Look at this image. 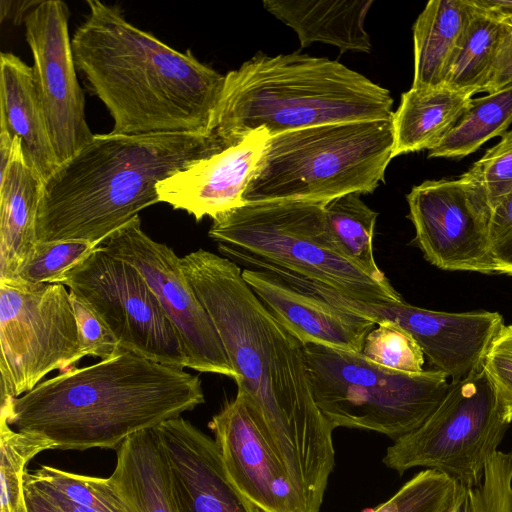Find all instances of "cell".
<instances>
[{
	"label": "cell",
	"instance_id": "6da1fadb",
	"mask_svg": "<svg viewBox=\"0 0 512 512\" xmlns=\"http://www.w3.org/2000/svg\"><path fill=\"white\" fill-rule=\"evenodd\" d=\"M264 439L319 512L334 467V428L312 391L304 345L260 300L232 260L197 249L181 257Z\"/></svg>",
	"mask_w": 512,
	"mask_h": 512
},
{
	"label": "cell",
	"instance_id": "7a4b0ae2",
	"mask_svg": "<svg viewBox=\"0 0 512 512\" xmlns=\"http://www.w3.org/2000/svg\"><path fill=\"white\" fill-rule=\"evenodd\" d=\"M71 38L76 68L113 118V133L212 135L225 75L126 20L121 10L87 0Z\"/></svg>",
	"mask_w": 512,
	"mask_h": 512
},
{
	"label": "cell",
	"instance_id": "3957f363",
	"mask_svg": "<svg viewBox=\"0 0 512 512\" xmlns=\"http://www.w3.org/2000/svg\"><path fill=\"white\" fill-rule=\"evenodd\" d=\"M204 402L198 375L122 349L2 400L0 418L14 430L44 437L52 449H117L132 434Z\"/></svg>",
	"mask_w": 512,
	"mask_h": 512
},
{
	"label": "cell",
	"instance_id": "277c9868",
	"mask_svg": "<svg viewBox=\"0 0 512 512\" xmlns=\"http://www.w3.org/2000/svg\"><path fill=\"white\" fill-rule=\"evenodd\" d=\"M223 147L215 134H94L43 182L37 242L102 245L159 202V182Z\"/></svg>",
	"mask_w": 512,
	"mask_h": 512
},
{
	"label": "cell",
	"instance_id": "5b68a950",
	"mask_svg": "<svg viewBox=\"0 0 512 512\" xmlns=\"http://www.w3.org/2000/svg\"><path fill=\"white\" fill-rule=\"evenodd\" d=\"M389 90L336 60L258 52L225 75L213 133L224 146L259 128L271 136L306 127L393 119Z\"/></svg>",
	"mask_w": 512,
	"mask_h": 512
},
{
	"label": "cell",
	"instance_id": "8992f818",
	"mask_svg": "<svg viewBox=\"0 0 512 512\" xmlns=\"http://www.w3.org/2000/svg\"><path fill=\"white\" fill-rule=\"evenodd\" d=\"M393 119L318 125L270 136L244 202L301 200L327 204L373 193L393 159Z\"/></svg>",
	"mask_w": 512,
	"mask_h": 512
},
{
	"label": "cell",
	"instance_id": "52a82bcc",
	"mask_svg": "<svg viewBox=\"0 0 512 512\" xmlns=\"http://www.w3.org/2000/svg\"><path fill=\"white\" fill-rule=\"evenodd\" d=\"M325 204L301 200L250 202L213 219L208 236L232 251L366 302H403L389 282L348 258L330 229Z\"/></svg>",
	"mask_w": 512,
	"mask_h": 512
},
{
	"label": "cell",
	"instance_id": "ba28073f",
	"mask_svg": "<svg viewBox=\"0 0 512 512\" xmlns=\"http://www.w3.org/2000/svg\"><path fill=\"white\" fill-rule=\"evenodd\" d=\"M314 400L332 427L397 438L418 428L445 397L441 371L407 374L382 368L362 352L304 345Z\"/></svg>",
	"mask_w": 512,
	"mask_h": 512
},
{
	"label": "cell",
	"instance_id": "9c48e42d",
	"mask_svg": "<svg viewBox=\"0 0 512 512\" xmlns=\"http://www.w3.org/2000/svg\"><path fill=\"white\" fill-rule=\"evenodd\" d=\"M509 426L481 366L452 379L437 408L418 428L394 440L383 463L399 474L414 467L433 469L464 487H476Z\"/></svg>",
	"mask_w": 512,
	"mask_h": 512
},
{
	"label": "cell",
	"instance_id": "30bf717a",
	"mask_svg": "<svg viewBox=\"0 0 512 512\" xmlns=\"http://www.w3.org/2000/svg\"><path fill=\"white\" fill-rule=\"evenodd\" d=\"M1 401L34 389L82 359L69 289L0 279Z\"/></svg>",
	"mask_w": 512,
	"mask_h": 512
},
{
	"label": "cell",
	"instance_id": "8fae6325",
	"mask_svg": "<svg viewBox=\"0 0 512 512\" xmlns=\"http://www.w3.org/2000/svg\"><path fill=\"white\" fill-rule=\"evenodd\" d=\"M53 283L66 286L88 304L122 349L160 364L189 368L179 335L143 276L101 245Z\"/></svg>",
	"mask_w": 512,
	"mask_h": 512
},
{
	"label": "cell",
	"instance_id": "7c38bea8",
	"mask_svg": "<svg viewBox=\"0 0 512 512\" xmlns=\"http://www.w3.org/2000/svg\"><path fill=\"white\" fill-rule=\"evenodd\" d=\"M415 245L435 267L498 274L488 240L490 205L484 189L464 173L428 180L406 196Z\"/></svg>",
	"mask_w": 512,
	"mask_h": 512
},
{
	"label": "cell",
	"instance_id": "4fadbf2b",
	"mask_svg": "<svg viewBox=\"0 0 512 512\" xmlns=\"http://www.w3.org/2000/svg\"><path fill=\"white\" fill-rule=\"evenodd\" d=\"M283 279L312 293L346 312L367 318L376 324L392 321L407 330L421 347L435 370L459 379L482 366L487 349L502 328L498 312L475 311L448 313L406 303L360 301L290 272Z\"/></svg>",
	"mask_w": 512,
	"mask_h": 512
},
{
	"label": "cell",
	"instance_id": "5bb4252c",
	"mask_svg": "<svg viewBox=\"0 0 512 512\" xmlns=\"http://www.w3.org/2000/svg\"><path fill=\"white\" fill-rule=\"evenodd\" d=\"M110 256L135 267L175 328L189 359V368L237 379L207 311L171 247L157 242L141 228L139 216L126 223L102 245Z\"/></svg>",
	"mask_w": 512,
	"mask_h": 512
},
{
	"label": "cell",
	"instance_id": "9a60e30c",
	"mask_svg": "<svg viewBox=\"0 0 512 512\" xmlns=\"http://www.w3.org/2000/svg\"><path fill=\"white\" fill-rule=\"evenodd\" d=\"M69 16L63 1L42 0L24 20L35 83L60 164L94 137L85 118L84 94L76 76Z\"/></svg>",
	"mask_w": 512,
	"mask_h": 512
},
{
	"label": "cell",
	"instance_id": "2e32d148",
	"mask_svg": "<svg viewBox=\"0 0 512 512\" xmlns=\"http://www.w3.org/2000/svg\"><path fill=\"white\" fill-rule=\"evenodd\" d=\"M208 427L232 482L261 512H309L303 493L259 431L241 391Z\"/></svg>",
	"mask_w": 512,
	"mask_h": 512
},
{
	"label": "cell",
	"instance_id": "e0dca14e",
	"mask_svg": "<svg viewBox=\"0 0 512 512\" xmlns=\"http://www.w3.org/2000/svg\"><path fill=\"white\" fill-rule=\"evenodd\" d=\"M156 429L176 512H261L232 482L214 439L181 416Z\"/></svg>",
	"mask_w": 512,
	"mask_h": 512
},
{
	"label": "cell",
	"instance_id": "ac0fdd59",
	"mask_svg": "<svg viewBox=\"0 0 512 512\" xmlns=\"http://www.w3.org/2000/svg\"><path fill=\"white\" fill-rule=\"evenodd\" d=\"M270 136L265 128L253 130L172 174L156 186L159 202L186 211L196 221L207 216L213 220L244 205V192Z\"/></svg>",
	"mask_w": 512,
	"mask_h": 512
},
{
	"label": "cell",
	"instance_id": "d6986e66",
	"mask_svg": "<svg viewBox=\"0 0 512 512\" xmlns=\"http://www.w3.org/2000/svg\"><path fill=\"white\" fill-rule=\"evenodd\" d=\"M242 277L278 321L303 345L320 344L362 352L376 323L339 309L263 269L245 268Z\"/></svg>",
	"mask_w": 512,
	"mask_h": 512
},
{
	"label": "cell",
	"instance_id": "ffe728a7",
	"mask_svg": "<svg viewBox=\"0 0 512 512\" xmlns=\"http://www.w3.org/2000/svg\"><path fill=\"white\" fill-rule=\"evenodd\" d=\"M0 131L19 139L25 161L43 182L60 165L33 68L10 52L0 55Z\"/></svg>",
	"mask_w": 512,
	"mask_h": 512
},
{
	"label": "cell",
	"instance_id": "44dd1931",
	"mask_svg": "<svg viewBox=\"0 0 512 512\" xmlns=\"http://www.w3.org/2000/svg\"><path fill=\"white\" fill-rule=\"evenodd\" d=\"M8 166L0 171V279H13L36 240V219L43 181L25 161L20 141L13 138Z\"/></svg>",
	"mask_w": 512,
	"mask_h": 512
},
{
	"label": "cell",
	"instance_id": "7402d4cb",
	"mask_svg": "<svg viewBox=\"0 0 512 512\" xmlns=\"http://www.w3.org/2000/svg\"><path fill=\"white\" fill-rule=\"evenodd\" d=\"M373 0H265L264 8L291 27L300 47L322 42L341 52H370L364 23Z\"/></svg>",
	"mask_w": 512,
	"mask_h": 512
},
{
	"label": "cell",
	"instance_id": "603a6c76",
	"mask_svg": "<svg viewBox=\"0 0 512 512\" xmlns=\"http://www.w3.org/2000/svg\"><path fill=\"white\" fill-rule=\"evenodd\" d=\"M108 479L128 512H176L156 427L132 434L117 447Z\"/></svg>",
	"mask_w": 512,
	"mask_h": 512
},
{
	"label": "cell",
	"instance_id": "cb8c5ba5",
	"mask_svg": "<svg viewBox=\"0 0 512 512\" xmlns=\"http://www.w3.org/2000/svg\"><path fill=\"white\" fill-rule=\"evenodd\" d=\"M471 100V94L445 86L404 92L393 115V158L436 147Z\"/></svg>",
	"mask_w": 512,
	"mask_h": 512
},
{
	"label": "cell",
	"instance_id": "d4e9b609",
	"mask_svg": "<svg viewBox=\"0 0 512 512\" xmlns=\"http://www.w3.org/2000/svg\"><path fill=\"white\" fill-rule=\"evenodd\" d=\"M473 7L469 0H431L413 25L414 77L411 88L442 86Z\"/></svg>",
	"mask_w": 512,
	"mask_h": 512
},
{
	"label": "cell",
	"instance_id": "484cf974",
	"mask_svg": "<svg viewBox=\"0 0 512 512\" xmlns=\"http://www.w3.org/2000/svg\"><path fill=\"white\" fill-rule=\"evenodd\" d=\"M472 7L471 17L447 67L442 86L473 96L485 91L498 49L511 25Z\"/></svg>",
	"mask_w": 512,
	"mask_h": 512
},
{
	"label": "cell",
	"instance_id": "4316f807",
	"mask_svg": "<svg viewBox=\"0 0 512 512\" xmlns=\"http://www.w3.org/2000/svg\"><path fill=\"white\" fill-rule=\"evenodd\" d=\"M512 123V84L472 98L469 107L439 144L429 150V158L460 159L475 152L486 141L503 135Z\"/></svg>",
	"mask_w": 512,
	"mask_h": 512
},
{
	"label": "cell",
	"instance_id": "83f0119b",
	"mask_svg": "<svg viewBox=\"0 0 512 512\" xmlns=\"http://www.w3.org/2000/svg\"><path fill=\"white\" fill-rule=\"evenodd\" d=\"M324 209L332 234L344 254L375 280L389 282L374 257L378 213L356 193L338 197L325 204Z\"/></svg>",
	"mask_w": 512,
	"mask_h": 512
},
{
	"label": "cell",
	"instance_id": "f1b7e54d",
	"mask_svg": "<svg viewBox=\"0 0 512 512\" xmlns=\"http://www.w3.org/2000/svg\"><path fill=\"white\" fill-rule=\"evenodd\" d=\"M50 449L52 444L44 437L14 430L0 418V512H28L27 465L37 454Z\"/></svg>",
	"mask_w": 512,
	"mask_h": 512
},
{
	"label": "cell",
	"instance_id": "f546056e",
	"mask_svg": "<svg viewBox=\"0 0 512 512\" xmlns=\"http://www.w3.org/2000/svg\"><path fill=\"white\" fill-rule=\"evenodd\" d=\"M27 477L40 482L71 502L99 512H128L123 500L108 478L75 474L43 465Z\"/></svg>",
	"mask_w": 512,
	"mask_h": 512
},
{
	"label": "cell",
	"instance_id": "4dcf8cb0",
	"mask_svg": "<svg viewBox=\"0 0 512 512\" xmlns=\"http://www.w3.org/2000/svg\"><path fill=\"white\" fill-rule=\"evenodd\" d=\"M462 485L433 469L420 471L371 512H446Z\"/></svg>",
	"mask_w": 512,
	"mask_h": 512
},
{
	"label": "cell",
	"instance_id": "1f68e13d",
	"mask_svg": "<svg viewBox=\"0 0 512 512\" xmlns=\"http://www.w3.org/2000/svg\"><path fill=\"white\" fill-rule=\"evenodd\" d=\"M446 512H512V451H497L489 460L483 481L462 486Z\"/></svg>",
	"mask_w": 512,
	"mask_h": 512
},
{
	"label": "cell",
	"instance_id": "d6a6232c",
	"mask_svg": "<svg viewBox=\"0 0 512 512\" xmlns=\"http://www.w3.org/2000/svg\"><path fill=\"white\" fill-rule=\"evenodd\" d=\"M362 354L374 364L396 372L424 371V353L415 338L400 325L384 320L366 336Z\"/></svg>",
	"mask_w": 512,
	"mask_h": 512
},
{
	"label": "cell",
	"instance_id": "836d02e7",
	"mask_svg": "<svg viewBox=\"0 0 512 512\" xmlns=\"http://www.w3.org/2000/svg\"><path fill=\"white\" fill-rule=\"evenodd\" d=\"M98 246L82 240L37 242L13 279L34 285L53 283Z\"/></svg>",
	"mask_w": 512,
	"mask_h": 512
},
{
	"label": "cell",
	"instance_id": "e575fe53",
	"mask_svg": "<svg viewBox=\"0 0 512 512\" xmlns=\"http://www.w3.org/2000/svg\"><path fill=\"white\" fill-rule=\"evenodd\" d=\"M466 174L484 189L490 207L512 192V130L505 132Z\"/></svg>",
	"mask_w": 512,
	"mask_h": 512
},
{
	"label": "cell",
	"instance_id": "d590c367",
	"mask_svg": "<svg viewBox=\"0 0 512 512\" xmlns=\"http://www.w3.org/2000/svg\"><path fill=\"white\" fill-rule=\"evenodd\" d=\"M504 419L512 422V324L503 325L482 361Z\"/></svg>",
	"mask_w": 512,
	"mask_h": 512
},
{
	"label": "cell",
	"instance_id": "8d00e7d4",
	"mask_svg": "<svg viewBox=\"0 0 512 512\" xmlns=\"http://www.w3.org/2000/svg\"><path fill=\"white\" fill-rule=\"evenodd\" d=\"M70 295L82 358L91 356L105 360L121 351L118 340L97 313L74 293Z\"/></svg>",
	"mask_w": 512,
	"mask_h": 512
},
{
	"label": "cell",
	"instance_id": "74e56055",
	"mask_svg": "<svg viewBox=\"0 0 512 512\" xmlns=\"http://www.w3.org/2000/svg\"><path fill=\"white\" fill-rule=\"evenodd\" d=\"M488 240L498 274L512 276V192L490 207Z\"/></svg>",
	"mask_w": 512,
	"mask_h": 512
},
{
	"label": "cell",
	"instance_id": "f35d334b",
	"mask_svg": "<svg viewBox=\"0 0 512 512\" xmlns=\"http://www.w3.org/2000/svg\"><path fill=\"white\" fill-rule=\"evenodd\" d=\"M503 38L489 76L485 91L495 92L512 84V24Z\"/></svg>",
	"mask_w": 512,
	"mask_h": 512
},
{
	"label": "cell",
	"instance_id": "ab89813d",
	"mask_svg": "<svg viewBox=\"0 0 512 512\" xmlns=\"http://www.w3.org/2000/svg\"><path fill=\"white\" fill-rule=\"evenodd\" d=\"M25 480L31 483L59 512H99L71 502L52 488L29 479L27 475Z\"/></svg>",
	"mask_w": 512,
	"mask_h": 512
},
{
	"label": "cell",
	"instance_id": "60d3db41",
	"mask_svg": "<svg viewBox=\"0 0 512 512\" xmlns=\"http://www.w3.org/2000/svg\"><path fill=\"white\" fill-rule=\"evenodd\" d=\"M471 4L492 18L512 24V1L470 0Z\"/></svg>",
	"mask_w": 512,
	"mask_h": 512
},
{
	"label": "cell",
	"instance_id": "b9f144b4",
	"mask_svg": "<svg viewBox=\"0 0 512 512\" xmlns=\"http://www.w3.org/2000/svg\"><path fill=\"white\" fill-rule=\"evenodd\" d=\"M40 1H1V21L11 18L14 23L24 22L27 14L39 4Z\"/></svg>",
	"mask_w": 512,
	"mask_h": 512
},
{
	"label": "cell",
	"instance_id": "7bdbcfd3",
	"mask_svg": "<svg viewBox=\"0 0 512 512\" xmlns=\"http://www.w3.org/2000/svg\"><path fill=\"white\" fill-rule=\"evenodd\" d=\"M28 512H59L31 483L25 480Z\"/></svg>",
	"mask_w": 512,
	"mask_h": 512
}]
</instances>
